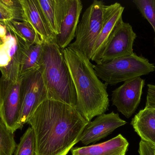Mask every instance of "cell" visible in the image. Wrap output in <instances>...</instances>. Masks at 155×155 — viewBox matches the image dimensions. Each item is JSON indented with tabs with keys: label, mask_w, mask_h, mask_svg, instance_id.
Wrapping results in <instances>:
<instances>
[{
	"label": "cell",
	"mask_w": 155,
	"mask_h": 155,
	"mask_svg": "<svg viewBox=\"0 0 155 155\" xmlns=\"http://www.w3.org/2000/svg\"><path fill=\"white\" fill-rule=\"evenodd\" d=\"M133 2L152 25L155 34V0H134Z\"/></svg>",
	"instance_id": "22"
},
{
	"label": "cell",
	"mask_w": 155,
	"mask_h": 155,
	"mask_svg": "<svg viewBox=\"0 0 155 155\" xmlns=\"http://www.w3.org/2000/svg\"><path fill=\"white\" fill-rule=\"evenodd\" d=\"M0 2L12 12L15 21L26 22L20 0H0Z\"/></svg>",
	"instance_id": "23"
},
{
	"label": "cell",
	"mask_w": 155,
	"mask_h": 155,
	"mask_svg": "<svg viewBox=\"0 0 155 155\" xmlns=\"http://www.w3.org/2000/svg\"><path fill=\"white\" fill-rule=\"evenodd\" d=\"M17 145L13 132L0 116V155H12Z\"/></svg>",
	"instance_id": "20"
},
{
	"label": "cell",
	"mask_w": 155,
	"mask_h": 155,
	"mask_svg": "<svg viewBox=\"0 0 155 155\" xmlns=\"http://www.w3.org/2000/svg\"><path fill=\"white\" fill-rule=\"evenodd\" d=\"M94 68L99 79L107 85L114 86L155 71V66L142 56L132 55L95 64Z\"/></svg>",
	"instance_id": "4"
},
{
	"label": "cell",
	"mask_w": 155,
	"mask_h": 155,
	"mask_svg": "<svg viewBox=\"0 0 155 155\" xmlns=\"http://www.w3.org/2000/svg\"><path fill=\"white\" fill-rule=\"evenodd\" d=\"M35 138L33 130L29 127L21 137L14 155H35Z\"/></svg>",
	"instance_id": "21"
},
{
	"label": "cell",
	"mask_w": 155,
	"mask_h": 155,
	"mask_svg": "<svg viewBox=\"0 0 155 155\" xmlns=\"http://www.w3.org/2000/svg\"><path fill=\"white\" fill-rule=\"evenodd\" d=\"M138 153L139 155H155V146L141 140L139 143Z\"/></svg>",
	"instance_id": "24"
},
{
	"label": "cell",
	"mask_w": 155,
	"mask_h": 155,
	"mask_svg": "<svg viewBox=\"0 0 155 155\" xmlns=\"http://www.w3.org/2000/svg\"><path fill=\"white\" fill-rule=\"evenodd\" d=\"M20 79L14 82L0 77V116L14 133L19 129Z\"/></svg>",
	"instance_id": "9"
},
{
	"label": "cell",
	"mask_w": 155,
	"mask_h": 155,
	"mask_svg": "<svg viewBox=\"0 0 155 155\" xmlns=\"http://www.w3.org/2000/svg\"><path fill=\"white\" fill-rule=\"evenodd\" d=\"M39 69L47 89L48 99L76 107L74 84L63 50L55 40L43 44Z\"/></svg>",
	"instance_id": "3"
},
{
	"label": "cell",
	"mask_w": 155,
	"mask_h": 155,
	"mask_svg": "<svg viewBox=\"0 0 155 155\" xmlns=\"http://www.w3.org/2000/svg\"><path fill=\"white\" fill-rule=\"evenodd\" d=\"M18 34L30 44H43L44 43L40 35L34 28L26 22L12 21L9 22Z\"/></svg>",
	"instance_id": "19"
},
{
	"label": "cell",
	"mask_w": 155,
	"mask_h": 155,
	"mask_svg": "<svg viewBox=\"0 0 155 155\" xmlns=\"http://www.w3.org/2000/svg\"><path fill=\"white\" fill-rule=\"evenodd\" d=\"M12 20H15L12 13L0 2V23H5Z\"/></svg>",
	"instance_id": "26"
},
{
	"label": "cell",
	"mask_w": 155,
	"mask_h": 155,
	"mask_svg": "<svg viewBox=\"0 0 155 155\" xmlns=\"http://www.w3.org/2000/svg\"><path fill=\"white\" fill-rule=\"evenodd\" d=\"M7 29L6 25L3 23H0V39L2 40L6 36Z\"/></svg>",
	"instance_id": "27"
},
{
	"label": "cell",
	"mask_w": 155,
	"mask_h": 155,
	"mask_svg": "<svg viewBox=\"0 0 155 155\" xmlns=\"http://www.w3.org/2000/svg\"><path fill=\"white\" fill-rule=\"evenodd\" d=\"M104 5L103 1L94 0L87 8L78 25L75 41L69 45L81 51L90 60L102 28Z\"/></svg>",
	"instance_id": "5"
},
{
	"label": "cell",
	"mask_w": 155,
	"mask_h": 155,
	"mask_svg": "<svg viewBox=\"0 0 155 155\" xmlns=\"http://www.w3.org/2000/svg\"><path fill=\"white\" fill-rule=\"evenodd\" d=\"M27 123L34 133L35 155H67L80 141L88 123L76 107L47 99Z\"/></svg>",
	"instance_id": "1"
},
{
	"label": "cell",
	"mask_w": 155,
	"mask_h": 155,
	"mask_svg": "<svg viewBox=\"0 0 155 155\" xmlns=\"http://www.w3.org/2000/svg\"><path fill=\"white\" fill-rule=\"evenodd\" d=\"M131 125L142 140L155 146V109L145 107L132 119Z\"/></svg>",
	"instance_id": "17"
},
{
	"label": "cell",
	"mask_w": 155,
	"mask_h": 155,
	"mask_svg": "<svg viewBox=\"0 0 155 155\" xmlns=\"http://www.w3.org/2000/svg\"><path fill=\"white\" fill-rule=\"evenodd\" d=\"M124 7L115 2L110 5H105L103 10V19L100 33L96 41L92 51L91 60L96 63L100 62L106 44L112 32L119 20L122 18Z\"/></svg>",
	"instance_id": "12"
},
{
	"label": "cell",
	"mask_w": 155,
	"mask_h": 155,
	"mask_svg": "<svg viewBox=\"0 0 155 155\" xmlns=\"http://www.w3.org/2000/svg\"><path fill=\"white\" fill-rule=\"evenodd\" d=\"M145 84L144 79L137 77L126 81L112 92V104L126 118H130L136 111Z\"/></svg>",
	"instance_id": "10"
},
{
	"label": "cell",
	"mask_w": 155,
	"mask_h": 155,
	"mask_svg": "<svg viewBox=\"0 0 155 155\" xmlns=\"http://www.w3.org/2000/svg\"><path fill=\"white\" fill-rule=\"evenodd\" d=\"M83 7L80 0H65L60 33L55 37V42L62 50L69 46L75 37Z\"/></svg>",
	"instance_id": "13"
},
{
	"label": "cell",
	"mask_w": 155,
	"mask_h": 155,
	"mask_svg": "<svg viewBox=\"0 0 155 155\" xmlns=\"http://www.w3.org/2000/svg\"><path fill=\"white\" fill-rule=\"evenodd\" d=\"M129 143L119 134L104 143L71 150L72 155H126Z\"/></svg>",
	"instance_id": "14"
},
{
	"label": "cell",
	"mask_w": 155,
	"mask_h": 155,
	"mask_svg": "<svg viewBox=\"0 0 155 155\" xmlns=\"http://www.w3.org/2000/svg\"><path fill=\"white\" fill-rule=\"evenodd\" d=\"M137 37L132 25L121 18L108 37L99 64L133 55Z\"/></svg>",
	"instance_id": "8"
},
{
	"label": "cell",
	"mask_w": 155,
	"mask_h": 155,
	"mask_svg": "<svg viewBox=\"0 0 155 155\" xmlns=\"http://www.w3.org/2000/svg\"><path fill=\"white\" fill-rule=\"evenodd\" d=\"M146 107L155 109V85H147V96Z\"/></svg>",
	"instance_id": "25"
},
{
	"label": "cell",
	"mask_w": 155,
	"mask_h": 155,
	"mask_svg": "<svg viewBox=\"0 0 155 155\" xmlns=\"http://www.w3.org/2000/svg\"><path fill=\"white\" fill-rule=\"evenodd\" d=\"M2 40H1V39H0V44H2Z\"/></svg>",
	"instance_id": "28"
},
{
	"label": "cell",
	"mask_w": 155,
	"mask_h": 155,
	"mask_svg": "<svg viewBox=\"0 0 155 155\" xmlns=\"http://www.w3.org/2000/svg\"><path fill=\"white\" fill-rule=\"evenodd\" d=\"M36 1L48 28L56 37L60 33L65 0Z\"/></svg>",
	"instance_id": "16"
},
{
	"label": "cell",
	"mask_w": 155,
	"mask_h": 155,
	"mask_svg": "<svg viewBox=\"0 0 155 155\" xmlns=\"http://www.w3.org/2000/svg\"><path fill=\"white\" fill-rule=\"evenodd\" d=\"M4 24L7 27V33L0 44L1 77L16 82L19 79L22 56L25 48L30 44L18 34L9 22Z\"/></svg>",
	"instance_id": "7"
},
{
	"label": "cell",
	"mask_w": 155,
	"mask_h": 155,
	"mask_svg": "<svg viewBox=\"0 0 155 155\" xmlns=\"http://www.w3.org/2000/svg\"><path fill=\"white\" fill-rule=\"evenodd\" d=\"M43 44H30L22 56L19 78L29 72L39 68Z\"/></svg>",
	"instance_id": "18"
},
{
	"label": "cell",
	"mask_w": 155,
	"mask_h": 155,
	"mask_svg": "<svg viewBox=\"0 0 155 155\" xmlns=\"http://www.w3.org/2000/svg\"><path fill=\"white\" fill-rule=\"evenodd\" d=\"M26 22L30 23L44 43L55 40L45 21L36 0H20Z\"/></svg>",
	"instance_id": "15"
},
{
	"label": "cell",
	"mask_w": 155,
	"mask_h": 155,
	"mask_svg": "<svg viewBox=\"0 0 155 155\" xmlns=\"http://www.w3.org/2000/svg\"><path fill=\"white\" fill-rule=\"evenodd\" d=\"M20 116L19 129L27 123L38 106L48 99L47 91L39 68L19 77Z\"/></svg>",
	"instance_id": "6"
},
{
	"label": "cell",
	"mask_w": 155,
	"mask_h": 155,
	"mask_svg": "<svg viewBox=\"0 0 155 155\" xmlns=\"http://www.w3.org/2000/svg\"><path fill=\"white\" fill-rule=\"evenodd\" d=\"M126 123L118 113L114 112L100 115L87 124L81 135L80 141L85 145L94 143Z\"/></svg>",
	"instance_id": "11"
},
{
	"label": "cell",
	"mask_w": 155,
	"mask_h": 155,
	"mask_svg": "<svg viewBox=\"0 0 155 155\" xmlns=\"http://www.w3.org/2000/svg\"><path fill=\"white\" fill-rule=\"evenodd\" d=\"M63 52L76 91V108L89 123L108 109L107 85L98 78L94 65L81 51L68 46Z\"/></svg>",
	"instance_id": "2"
}]
</instances>
